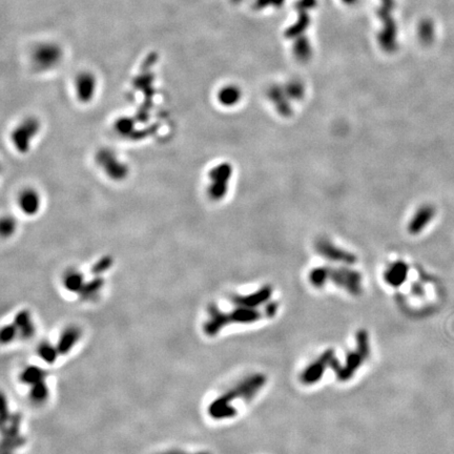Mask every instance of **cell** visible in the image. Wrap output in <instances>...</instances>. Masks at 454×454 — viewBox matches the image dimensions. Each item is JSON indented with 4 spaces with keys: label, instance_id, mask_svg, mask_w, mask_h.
Returning <instances> with one entry per match:
<instances>
[{
    "label": "cell",
    "instance_id": "obj_12",
    "mask_svg": "<svg viewBox=\"0 0 454 454\" xmlns=\"http://www.w3.org/2000/svg\"><path fill=\"white\" fill-rule=\"evenodd\" d=\"M334 359V351L332 349L324 351L321 354V357H319L314 363H311L303 371L300 377L301 382L305 385L316 384L323 376L325 369L328 366H331V363Z\"/></svg>",
    "mask_w": 454,
    "mask_h": 454
},
{
    "label": "cell",
    "instance_id": "obj_33",
    "mask_svg": "<svg viewBox=\"0 0 454 454\" xmlns=\"http://www.w3.org/2000/svg\"><path fill=\"white\" fill-rule=\"evenodd\" d=\"M283 3L284 0H257V2H255V7L258 9H263L267 6L280 7Z\"/></svg>",
    "mask_w": 454,
    "mask_h": 454
},
{
    "label": "cell",
    "instance_id": "obj_38",
    "mask_svg": "<svg viewBox=\"0 0 454 454\" xmlns=\"http://www.w3.org/2000/svg\"><path fill=\"white\" fill-rule=\"evenodd\" d=\"M356 2L357 0H343V3H345L346 5H353Z\"/></svg>",
    "mask_w": 454,
    "mask_h": 454
},
{
    "label": "cell",
    "instance_id": "obj_4",
    "mask_svg": "<svg viewBox=\"0 0 454 454\" xmlns=\"http://www.w3.org/2000/svg\"><path fill=\"white\" fill-rule=\"evenodd\" d=\"M42 130L41 121L35 116H26L22 118L11 131V144L20 155L30 153L37 137Z\"/></svg>",
    "mask_w": 454,
    "mask_h": 454
},
{
    "label": "cell",
    "instance_id": "obj_1",
    "mask_svg": "<svg viewBox=\"0 0 454 454\" xmlns=\"http://www.w3.org/2000/svg\"><path fill=\"white\" fill-rule=\"evenodd\" d=\"M266 383V376L255 373L241 381L237 386L226 391L208 406V414L215 420L232 419L237 414V410L231 405L235 400L249 401Z\"/></svg>",
    "mask_w": 454,
    "mask_h": 454
},
{
    "label": "cell",
    "instance_id": "obj_10",
    "mask_svg": "<svg viewBox=\"0 0 454 454\" xmlns=\"http://www.w3.org/2000/svg\"><path fill=\"white\" fill-rule=\"evenodd\" d=\"M62 58L61 49L54 44H44L35 48L32 53V61L35 68L50 70L59 64Z\"/></svg>",
    "mask_w": 454,
    "mask_h": 454
},
{
    "label": "cell",
    "instance_id": "obj_15",
    "mask_svg": "<svg viewBox=\"0 0 454 454\" xmlns=\"http://www.w3.org/2000/svg\"><path fill=\"white\" fill-rule=\"evenodd\" d=\"M273 293V288L271 286H264L258 291H255L249 295H235L233 296V303L237 306L254 308L271 299Z\"/></svg>",
    "mask_w": 454,
    "mask_h": 454
},
{
    "label": "cell",
    "instance_id": "obj_5",
    "mask_svg": "<svg viewBox=\"0 0 454 454\" xmlns=\"http://www.w3.org/2000/svg\"><path fill=\"white\" fill-rule=\"evenodd\" d=\"M233 173L234 168L229 162L218 163L208 170L206 196L210 201L219 202L226 197Z\"/></svg>",
    "mask_w": 454,
    "mask_h": 454
},
{
    "label": "cell",
    "instance_id": "obj_6",
    "mask_svg": "<svg viewBox=\"0 0 454 454\" xmlns=\"http://www.w3.org/2000/svg\"><path fill=\"white\" fill-rule=\"evenodd\" d=\"M95 161L106 178L112 182H122L130 175L129 164L111 148L99 149L95 156Z\"/></svg>",
    "mask_w": 454,
    "mask_h": 454
},
{
    "label": "cell",
    "instance_id": "obj_13",
    "mask_svg": "<svg viewBox=\"0 0 454 454\" xmlns=\"http://www.w3.org/2000/svg\"><path fill=\"white\" fill-rule=\"evenodd\" d=\"M317 251L323 255L324 258L331 260L333 262H342L345 264H353L356 262V255L338 248L333 243H331L329 240L322 239L319 240L316 244Z\"/></svg>",
    "mask_w": 454,
    "mask_h": 454
},
{
    "label": "cell",
    "instance_id": "obj_17",
    "mask_svg": "<svg viewBox=\"0 0 454 454\" xmlns=\"http://www.w3.org/2000/svg\"><path fill=\"white\" fill-rule=\"evenodd\" d=\"M81 337V330L76 327V326H68L67 328H65L58 340V344H57V351H58L59 354H66L68 353L70 350L73 349V347L78 343V340Z\"/></svg>",
    "mask_w": 454,
    "mask_h": 454
},
{
    "label": "cell",
    "instance_id": "obj_26",
    "mask_svg": "<svg viewBox=\"0 0 454 454\" xmlns=\"http://www.w3.org/2000/svg\"><path fill=\"white\" fill-rule=\"evenodd\" d=\"M293 54L301 62L307 61L311 56V47L306 38H300L293 46Z\"/></svg>",
    "mask_w": 454,
    "mask_h": 454
},
{
    "label": "cell",
    "instance_id": "obj_21",
    "mask_svg": "<svg viewBox=\"0 0 454 454\" xmlns=\"http://www.w3.org/2000/svg\"><path fill=\"white\" fill-rule=\"evenodd\" d=\"M14 325L17 329L18 335L22 338H31L35 333V326L33 324L30 312L27 310L19 311L15 317Z\"/></svg>",
    "mask_w": 454,
    "mask_h": 454
},
{
    "label": "cell",
    "instance_id": "obj_31",
    "mask_svg": "<svg viewBox=\"0 0 454 454\" xmlns=\"http://www.w3.org/2000/svg\"><path fill=\"white\" fill-rule=\"evenodd\" d=\"M17 231V221L12 216L4 217L2 220V235L5 238L12 237Z\"/></svg>",
    "mask_w": 454,
    "mask_h": 454
},
{
    "label": "cell",
    "instance_id": "obj_34",
    "mask_svg": "<svg viewBox=\"0 0 454 454\" xmlns=\"http://www.w3.org/2000/svg\"><path fill=\"white\" fill-rule=\"evenodd\" d=\"M316 4H317L316 0H300V2L296 4V7L302 12H305V10H307V9L314 8L316 6Z\"/></svg>",
    "mask_w": 454,
    "mask_h": 454
},
{
    "label": "cell",
    "instance_id": "obj_22",
    "mask_svg": "<svg viewBox=\"0 0 454 454\" xmlns=\"http://www.w3.org/2000/svg\"><path fill=\"white\" fill-rule=\"evenodd\" d=\"M63 286L70 292H80L83 288L85 281L83 275L77 269H68L63 275Z\"/></svg>",
    "mask_w": 454,
    "mask_h": 454
},
{
    "label": "cell",
    "instance_id": "obj_36",
    "mask_svg": "<svg viewBox=\"0 0 454 454\" xmlns=\"http://www.w3.org/2000/svg\"><path fill=\"white\" fill-rule=\"evenodd\" d=\"M159 454H210L209 452L206 451H200V452H196V453H190V452H185L182 450H178V449H173V450H167L164 452H161Z\"/></svg>",
    "mask_w": 454,
    "mask_h": 454
},
{
    "label": "cell",
    "instance_id": "obj_9",
    "mask_svg": "<svg viewBox=\"0 0 454 454\" xmlns=\"http://www.w3.org/2000/svg\"><path fill=\"white\" fill-rule=\"evenodd\" d=\"M42 205H44V199L36 187L25 186L16 196V206L24 217L34 218L38 216L42 209Z\"/></svg>",
    "mask_w": 454,
    "mask_h": 454
},
{
    "label": "cell",
    "instance_id": "obj_20",
    "mask_svg": "<svg viewBox=\"0 0 454 454\" xmlns=\"http://www.w3.org/2000/svg\"><path fill=\"white\" fill-rule=\"evenodd\" d=\"M268 97L276 105L277 110L283 116L291 115V105L288 101V96L283 89L279 87H273L268 91Z\"/></svg>",
    "mask_w": 454,
    "mask_h": 454
},
{
    "label": "cell",
    "instance_id": "obj_16",
    "mask_svg": "<svg viewBox=\"0 0 454 454\" xmlns=\"http://www.w3.org/2000/svg\"><path fill=\"white\" fill-rule=\"evenodd\" d=\"M434 216H435V209L432 205L426 204L421 206L408 224L409 233L412 235L420 234L426 229V226L432 221Z\"/></svg>",
    "mask_w": 454,
    "mask_h": 454
},
{
    "label": "cell",
    "instance_id": "obj_18",
    "mask_svg": "<svg viewBox=\"0 0 454 454\" xmlns=\"http://www.w3.org/2000/svg\"><path fill=\"white\" fill-rule=\"evenodd\" d=\"M241 98H242V92L240 88L235 84H229L221 88L217 94L218 102L224 107H233L237 105Z\"/></svg>",
    "mask_w": 454,
    "mask_h": 454
},
{
    "label": "cell",
    "instance_id": "obj_27",
    "mask_svg": "<svg viewBox=\"0 0 454 454\" xmlns=\"http://www.w3.org/2000/svg\"><path fill=\"white\" fill-rule=\"evenodd\" d=\"M329 267H318L315 268L309 275V281L315 287H323L326 282L328 281Z\"/></svg>",
    "mask_w": 454,
    "mask_h": 454
},
{
    "label": "cell",
    "instance_id": "obj_23",
    "mask_svg": "<svg viewBox=\"0 0 454 454\" xmlns=\"http://www.w3.org/2000/svg\"><path fill=\"white\" fill-rule=\"evenodd\" d=\"M103 280L101 278H95L90 282H85L83 288L79 292V295L83 300H92L95 297L103 287Z\"/></svg>",
    "mask_w": 454,
    "mask_h": 454
},
{
    "label": "cell",
    "instance_id": "obj_2",
    "mask_svg": "<svg viewBox=\"0 0 454 454\" xmlns=\"http://www.w3.org/2000/svg\"><path fill=\"white\" fill-rule=\"evenodd\" d=\"M209 318L204 324V331L207 335L214 336L220 330H222L226 325L230 324H249L257 322L261 318V314L254 308L241 307L234 309L232 312H223L218 309L215 305L209 308Z\"/></svg>",
    "mask_w": 454,
    "mask_h": 454
},
{
    "label": "cell",
    "instance_id": "obj_32",
    "mask_svg": "<svg viewBox=\"0 0 454 454\" xmlns=\"http://www.w3.org/2000/svg\"><path fill=\"white\" fill-rule=\"evenodd\" d=\"M18 335L17 329L15 327V325H8L5 326L2 330V342L3 344L9 343L11 340H13L16 336Z\"/></svg>",
    "mask_w": 454,
    "mask_h": 454
},
{
    "label": "cell",
    "instance_id": "obj_11",
    "mask_svg": "<svg viewBox=\"0 0 454 454\" xmlns=\"http://www.w3.org/2000/svg\"><path fill=\"white\" fill-rule=\"evenodd\" d=\"M98 90V81L96 76L89 72L82 70L78 73L74 79V92L77 101L81 104H90L94 101Z\"/></svg>",
    "mask_w": 454,
    "mask_h": 454
},
{
    "label": "cell",
    "instance_id": "obj_7",
    "mask_svg": "<svg viewBox=\"0 0 454 454\" xmlns=\"http://www.w3.org/2000/svg\"><path fill=\"white\" fill-rule=\"evenodd\" d=\"M3 454H14L17 448L24 444V437L20 434L19 415L3 417Z\"/></svg>",
    "mask_w": 454,
    "mask_h": 454
},
{
    "label": "cell",
    "instance_id": "obj_8",
    "mask_svg": "<svg viewBox=\"0 0 454 454\" xmlns=\"http://www.w3.org/2000/svg\"><path fill=\"white\" fill-rule=\"evenodd\" d=\"M328 281L347 290L352 295H359L362 292V277L358 272L352 269L329 267Z\"/></svg>",
    "mask_w": 454,
    "mask_h": 454
},
{
    "label": "cell",
    "instance_id": "obj_28",
    "mask_svg": "<svg viewBox=\"0 0 454 454\" xmlns=\"http://www.w3.org/2000/svg\"><path fill=\"white\" fill-rule=\"evenodd\" d=\"M309 22H310V19H309L308 15L305 12H302L299 19H297V21H296V23L293 24L291 27H289L288 30H287L286 36L288 38H291V37H295L297 35H301V33L305 32V30L308 27Z\"/></svg>",
    "mask_w": 454,
    "mask_h": 454
},
{
    "label": "cell",
    "instance_id": "obj_39",
    "mask_svg": "<svg viewBox=\"0 0 454 454\" xmlns=\"http://www.w3.org/2000/svg\"><path fill=\"white\" fill-rule=\"evenodd\" d=\"M232 2H233L234 4H239V3L241 2V0H232Z\"/></svg>",
    "mask_w": 454,
    "mask_h": 454
},
{
    "label": "cell",
    "instance_id": "obj_24",
    "mask_svg": "<svg viewBox=\"0 0 454 454\" xmlns=\"http://www.w3.org/2000/svg\"><path fill=\"white\" fill-rule=\"evenodd\" d=\"M47 373L44 371V369H41L36 366H31L26 369L20 375V381L26 385H34L36 383L46 380Z\"/></svg>",
    "mask_w": 454,
    "mask_h": 454
},
{
    "label": "cell",
    "instance_id": "obj_3",
    "mask_svg": "<svg viewBox=\"0 0 454 454\" xmlns=\"http://www.w3.org/2000/svg\"><path fill=\"white\" fill-rule=\"evenodd\" d=\"M369 352H370V347H369L368 333L366 330H360L357 334V348L347 354L345 365L340 366L335 359L331 363L330 367L335 372L337 380L342 382L350 380L369 357Z\"/></svg>",
    "mask_w": 454,
    "mask_h": 454
},
{
    "label": "cell",
    "instance_id": "obj_35",
    "mask_svg": "<svg viewBox=\"0 0 454 454\" xmlns=\"http://www.w3.org/2000/svg\"><path fill=\"white\" fill-rule=\"evenodd\" d=\"M278 310V304L276 302L269 303L265 309V315L267 317H274Z\"/></svg>",
    "mask_w": 454,
    "mask_h": 454
},
{
    "label": "cell",
    "instance_id": "obj_29",
    "mask_svg": "<svg viewBox=\"0 0 454 454\" xmlns=\"http://www.w3.org/2000/svg\"><path fill=\"white\" fill-rule=\"evenodd\" d=\"M38 354H39V357L47 363H54L56 361L57 357L59 356L58 351H57V348L53 347L52 345H50L48 343H44L39 346Z\"/></svg>",
    "mask_w": 454,
    "mask_h": 454
},
{
    "label": "cell",
    "instance_id": "obj_14",
    "mask_svg": "<svg viewBox=\"0 0 454 454\" xmlns=\"http://www.w3.org/2000/svg\"><path fill=\"white\" fill-rule=\"evenodd\" d=\"M379 15L384 21V28L380 34V45L386 52H392L396 44V25L389 15V10L386 8L381 9Z\"/></svg>",
    "mask_w": 454,
    "mask_h": 454
},
{
    "label": "cell",
    "instance_id": "obj_30",
    "mask_svg": "<svg viewBox=\"0 0 454 454\" xmlns=\"http://www.w3.org/2000/svg\"><path fill=\"white\" fill-rule=\"evenodd\" d=\"M284 91H285V93L289 98L295 99V100H300V99H302V97L304 96V85L300 81L293 80L286 85V88Z\"/></svg>",
    "mask_w": 454,
    "mask_h": 454
},
{
    "label": "cell",
    "instance_id": "obj_37",
    "mask_svg": "<svg viewBox=\"0 0 454 454\" xmlns=\"http://www.w3.org/2000/svg\"><path fill=\"white\" fill-rule=\"evenodd\" d=\"M382 2L384 4V8L388 10H392V8L394 7V0H382Z\"/></svg>",
    "mask_w": 454,
    "mask_h": 454
},
{
    "label": "cell",
    "instance_id": "obj_19",
    "mask_svg": "<svg viewBox=\"0 0 454 454\" xmlns=\"http://www.w3.org/2000/svg\"><path fill=\"white\" fill-rule=\"evenodd\" d=\"M408 266L404 262L393 263L385 273V281L392 287H399L406 281Z\"/></svg>",
    "mask_w": 454,
    "mask_h": 454
},
{
    "label": "cell",
    "instance_id": "obj_25",
    "mask_svg": "<svg viewBox=\"0 0 454 454\" xmlns=\"http://www.w3.org/2000/svg\"><path fill=\"white\" fill-rule=\"evenodd\" d=\"M31 400L36 404H41L48 400L49 397V388L46 384V380H42L36 384L32 385L30 391Z\"/></svg>",
    "mask_w": 454,
    "mask_h": 454
}]
</instances>
